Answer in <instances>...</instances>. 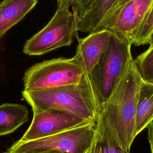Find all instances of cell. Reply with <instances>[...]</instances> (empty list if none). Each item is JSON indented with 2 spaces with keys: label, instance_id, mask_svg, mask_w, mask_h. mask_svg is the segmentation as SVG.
<instances>
[{
  "label": "cell",
  "instance_id": "ba28073f",
  "mask_svg": "<svg viewBox=\"0 0 153 153\" xmlns=\"http://www.w3.org/2000/svg\"><path fill=\"white\" fill-rule=\"evenodd\" d=\"M153 0H130L103 20L94 32L110 30L124 39H131L143 22Z\"/></svg>",
  "mask_w": 153,
  "mask_h": 153
},
{
  "label": "cell",
  "instance_id": "2e32d148",
  "mask_svg": "<svg viewBox=\"0 0 153 153\" xmlns=\"http://www.w3.org/2000/svg\"><path fill=\"white\" fill-rule=\"evenodd\" d=\"M153 33V1L143 22L131 39V44L136 46L149 44Z\"/></svg>",
  "mask_w": 153,
  "mask_h": 153
},
{
  "label": "cell",
  "instance_id": "3957f363",
  "mask_svg": "<svg viewBox=\"0 0 153 153\" xmlns=\"http://www.w3.org/2000/svg\"><path fill=\"white\" fill-rule=\"evenodd\" d=\"M132 44L112 33L109 44L91 72L99 113L124 74L130 61Z\"/></svg>",
  "mask_w": 153,
  "mask_h": 153
},
{
  "label": "cell",
  "instance_id": "7c38bea8",
  "mask_svg": "<svg viewBox=\"0 0 153 153\" xmlns=\"http://www.w3.org/2000/svg\"><path fill=\"white\" fill-rule=\"evenodd\" d=\"M29 120L27 108L21 104L0 105V136L15 131Z\"/></svg>",
  "mask_w": 153,
  "mask_h": 153
},
{
  "label": "cell",
  "instance_id": "9c48e42d",
  "mask_svg": "<svg viewBox=\"0 0 153 153\" xmlns=\"http://www.w3.org/2000/svg\"><path fill=\"white\" fill-rule=\"evenodd\" d=\"M111 36L110 30L103 29L77 39L78 44L74 56L80 63L85 74H91L108 47Z\"/></svg>",
  "mask_w": 153,
  "mask_h": 153
},
{
  "label": "cell",
  "instance_id": "8992f818",
  "mask_svg": "<svg viewBox=\"0 0 153 153\" xmlns=\"http://www.w3.org/2000/svg\"><path fill=\"white\" fill-rule=\"evenodd\" d=\"M77 22L76 17L69 8H57L48 24L26 42L23 53L29 56H40L70 46L74 38H79Z\"/></svg>",
  "mask_w": 153,
  "mask_h": 153
},
{
  "label": "cell",
  "instance_id": "ffe728a7",
  "mask_svg": "<svg viewBox=\"0 0 153 153\" xmlns=\"http://www.w3.org/2000/svg\"><path fill=\"white\" fill-rule=\"evenodd\" d=\"M72 2L73 0H57V8H69V7L72 5Z\"/></svg>",
  "mask_w": 153,
  "mask_h": 153
},
{
  "label": "cell",
  "instance_id": "603a6c76",
  "mask_svg": "<svg viewBox=\"0 0 153 153\" xmlns=\"http://www.w3.org/2000/svg\"><path fill=\"white\" fill-rule=\"evenodd\" d=\"M152 42H153V33H152V35H151V39H150V42H149V44L150 43H152Z\"/></svg>",
  "mask_w": 153,
  "mask_h": 153
},
{
  "label": "cell",
  "instance_id": "52a82bcc",
  "mask_svg": "<svg viewBox=\"0 0 153 153\" xmlns=\"http://www.w3.org/2000/svg\"><path fill=\"white\" fill-rule=\"evenodd\" d=\"M94 121L53 109L33 112L31 123L19 140L27 142L41 139Z\"/></svg>",
  "mask_w": 153,
  "mask_h": 153
},
{
  "label": "cell",
  "instance_id": "d6986e66",
  "mask_svg": "<svg viewBox=\"0 0 153 153\" xmlns=\"http://www.w3.org/2000/svg\"><path fill=\"white\" fill-rule=\"evenodd\" d=\"M130 0H118V1H117V2L116 3V4H115V5L114 6V7L112 8V10L111 11V12L109 13V14L108 15V16L103 20H105L106 19H107L109 16H111L112 13H114L116 10H117L118 8H121L123 5H124V4H126L127 2H128V1H130ZM102 21V22H103Z\"/></svg>",
  "mask_w": 153,
  "mask_h": 153
},
{
  "label": "cell",
  "instance_id": "6da1fadb",
  "mask_svg": "<svg viewBox=\"0 0 153 153\" xmlns=\"http://www.w3.org/2000/svg\"><path fill=\"white\" fill-rule=\"evenodd\" d=\"M142 81L133 59L97 117L109 127L120 145L128 152L136 138L135 114Z\"/></svg>",
  "mask_w": 153,
  "mask_h": 153
},
{
  "label": "cell",
  "instance_id": "ac0fdd59",
  "mask_svg": "<svg viewBox=\"0 0 153 153\" xmlns=\"http://www.w3.org/2000/svg\"><path fill=\"white\" fill-rule=\"evenodd\" d=\"M148 140L151 153H153V121L148 127Z\"/></svg>",
  "mask_w": 153,
  "mask_h": 153
},
{
  "label": "cell",
  "instance_id": "4fadbf2b",
  "mask_svg": "<svg viewBox=\"0 0 153 153\" xmlns=\"http://www.w3.org/2000/svg\"><path fill=\"white\" fill-rule=\"evenodd\" d=\"M118 0H97L77 22V30L84 33L95 31L108 16Z\"/></svg>",
  "mask_w": 153,
  "mask_h": 153
},
{
  "label": "cell",
  "instance_id": "9a60e30c",
  "mask_svg": "<svg viewBox=\"0 0 153 153\" xmlns=\"http://www.w3.org/2000/svg\"><path fill=\"white\" fill-rule=\"evenodd\" d=\"M134 62L142 81L153 84V42L134 59Z\"/></svg>",
  "mask_w": 153,
  "mask_h": 153
},
{
  "label": "cell",
  "instance_id": "5bb4252c",
  "mask_svg": "<svg viewBox=\"0 0 153 153\" xmlns=\"http://www.w3.org/2000/svg\"><path fill=\"white\" fill-rule=\"evenodd\" d=\"M93 146V153H130L120 145L109 127L99 118Z\"/></svg>",
  "mask_w": 153,
  "mask_h": 153
},
{
  "label": "cell",
  "instance_id": "44dd1931",
  "mask_svg": "<svg viewBox=\"0 0 153 153\" xmlns=\"http://www.w3.org/2000/svg\"><path fill=\"white\" fill-rule=\"evenodd\" d=\"M94 144V143H93ZM93 145L87 150V151L85 152V153H93L94 152V146H93Z\"/></svg>",
  "mask_w": 153,
  "mask_h": 153
},
{
  "label": "cell",
  "instance_id": "30bf717a",
  "mask_svg": "<svg viewBox=\"0 0 153 153\" xmlns=\"http://www.w3.org/2000/svg\"><path fill=\"white\" fill-rule=\"evenodd\" d=\"M37 2L38 0H2L0 2V39L20 22Z\"/></svg>",
  "mask_w": 153,
  "mask_h": 153
},
{
  "label": "cell",
  "instance_id": "7a4b0ae2",
  "mask_svg": "<svg viewBox=\"0 0 153 153\" xmlns=\"http://www.w3.org/2000/svg\"><path fill=\"white\" fill-rule=\"evenodd\" d=\"M22 94L33 112L53 109L91 120L96 121L98 117L99 109L91 74H84L81 81L75 84L43 90H24Z\"/></svg>",
  "mask_w": 153,
  "mask_h": 153
},
{
  "label": "cell",
  "instance_id": "e0dca14e",
  "mask_svg": "<svg viewBox=\"0 0 153 153\" xmlns=\"http://www.w3.org/2000/svg\"><path fill=\"white\" fill-rule=\"evenodd\" d=\"M97 0H73L72 4V13L78 20L84 16Z\"/></svg>",
  "mask_w": 153,
  "mask_h": 153
},
{
  "label": "cell",
  "instance_id": "277c9868",
  "mask_svg": "<svg viewBox=\"0 0 153 153\" xmlns=\"http://www.w3.org/2000/svg\"><path fill=\"white\" fill-rule=\"evenodd\" d=\"M96 121L60 133L27 142L17 140L7 150L12 153H85L94 143Z\"/></svg>",
  "mask_w": 153,
  "mask_h": 153
},
{
  "label": "cell",
  "instance_id": "8fae6325",
  "mask_svg": "<svg viewBox=\"0 0 153 153\" xmlns=\"http://www.w3.org/2000/svg\"><path fill=\"white\" fill-rule=\"evenodd\" d=\"M153 121V84L142 81L137 100L134 131L136 137Z\"/></svg>",
  "mask_w": 153,
  "mask_h": 153
},
{
  "label": "cell",
  "instance_id": "7402d4cb",
  "mask_svg": "<svg viewBox=\"0 0 153 153\" xmlns=\"http://www.w3.org/2000/svg\"><path fill=\"white\" fill-rule=\"evenodd\" d=\"M4 153H12V152H9L8 151L4 152ZM42 153H61V152H57V151H47V152H42Z\"/></svg>",
  "mask_w": 153,
  "mask_h": 153
},
{
  "label": "cell",
  "instance_id": "5b68a950",
  "mask_svg": "<svg viewBox=\"0 0 153 153\" xmlns=\"http://www.w3.org/2000/svg\"><path fill=\"white\" fill-rule=\"evenodd\" d=\"M84 74L75 56L45 60L33 65L25 72L24 90H43L75 84L81 81Z\"/></svg>",
  "mask_w": 153,
  "mask_h": 153
}]
</instances>
